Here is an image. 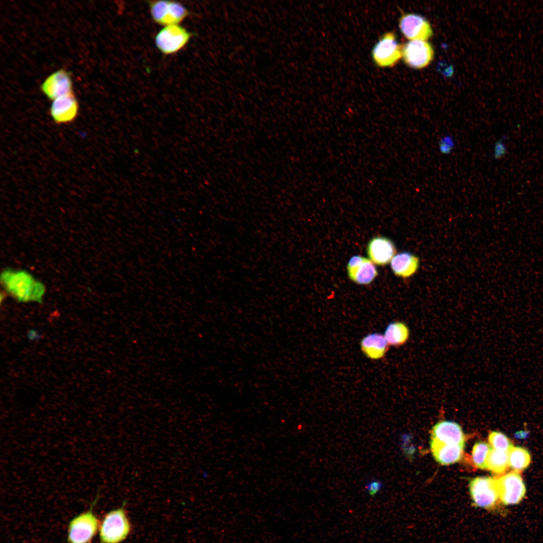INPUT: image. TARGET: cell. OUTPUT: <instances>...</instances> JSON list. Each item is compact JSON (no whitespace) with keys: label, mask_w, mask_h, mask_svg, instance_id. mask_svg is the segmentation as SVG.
<instances>
[{"label":"cell","mask_w":543,"mask_h":543,"mask_svg":"<svg viewBox=\"0 0 543 543\" xmlns=\"http://www.w3.org/2000/svg\"><path fill=\"white\" fill-rule=\"evenodd\" d=\"M7 290L21 302H41L44 288L27 273L5 272L2 277Z\"/></svg>","instance_id":"1"},{"label":"cell","mask_w":543,"mask_h":543,"mask_svg":"<svg viewBox=\"0 0 543 543\" xmlns=\"http://www.w3.org/2000/svg\"><path fill=\"white\" fill-rule=\"evenodd\" d=\"M126 504L125 501L121 507L105 515L100 530L101 543H120L128 536L131 524L125 509Z\"/></svg>","instance_id":"2"},{"label":"cell","mask_w":543,"mask_h":543,"mask_svg":"<svg viewBox=\"0 0 543 543\" xmlns=\"http://www.w3.org/2000/svg\"><path fill=\"white\" fill-rule=\"evenodd\" d=\"M471 499L475 507L488 511H494L500 503L495 479L477 477L469 484Z\"/></svg>","instance_id":"3"},{"label":"cell","mask_w":543,"mask_h":543,"mask_svg":"<svg viewBox=\"0 0 543 543\" xmlns=\"http://www.w3.org/2000/svg\"><path fill=\"white\" fill-rule=\"evenodd\" d=\"M148 3L153 20L164 27L179 25L189 15L187 9L177 2L155 1Z\"/></svg>","instance_id":"4"},{"label":"cell","mask_w":543,"mask_h":543,"mask_svg":"<svg viewBox=\"0 0 543 543\" xmlns=\"http://www.w3.org/2000/svg\"><path fill=\"white\" fill-rule=\"evenodd\" d=\"M500 503L504 506L520 503L526 494V487L518 472L508 473L495 479Z\"/></svg>","instance_id":"5"},{"label":"cell","mask_w":543,"mask_h":543,"mask_svg":"<svg viewBox=\"0 0 543 543\" xmlns=\"http://www.w3.org/2000/svg\"><path fill=\"white\" fill-rule=\"evenodd\" d=\"M403 46L397 41L394 33H385L372 50L375 63L382 67L394 66L402 57Z\"/></svg>","instance_id":"6"},{"label":"cell","mask_w":543,"mask_h":543,"mask_svg":"<svg viewBox=\"0 0 543 543\" xmlns=\"http://www.w3.org/2000/svg\"><path fill=\"white\" fill-rule=\"evenodd\" d=\"M191 33L179 25L164 27L156 34L155 45L163 54L170 55L175 53L188 43Z\"/></svg>","instance_id":"7"},{"label":"cell","mask_w":543,"mask_h":543,"mask_svg":"<svg viewBox=\"0 0 543 543\" xmlns=\"http://www.w3.org/2000/svg\"><path fill=\"white\" fill-rule=\"evenodd\" d=\"M99 525V520L92 510L77 516L68 526L69 542H89L96 533Z\"/></svg>","instance_id":"8"},{"label":"cell","mask_w":543,"mask_h":543,"mask_svg":"<svg viewBox=\"0 0 543 543\" xmlns=\"http://www.w3.org/2000/svg\"><path fill=\"white\" fill-rule=\"evenodd\" d=\"M433 57V48L427 41L410 40L403 46L402 58L412 68L418 69L427 66Z\"/></svg>","instance_id":"9"},{"label":"cell","mask_w":543,"mask_h":543,"mask_svg":"<svg viewBox=\"0 0 543 543\" xmlns=\"http://www.w3.org/2000/svg\"><path fill=\"white\" fill-rule=\"evenodd\" d=\"M400 31L410 40L427 41L433 35L429 22L423 16L416 14H405L399 21Z\"/></svg>","instance_id":"10"},{"label":"cell","mask_w":543,"mask_h":543,"mask_svg":"<svg viewBox=\"0 0 543 543\" xmlns=\"http://www.w3.org/2000/svg\"><path fill=\"white\" fill-rule=\"evenodd\" d=\"M78 109V103L72 93L53 100L50 114L56 124H68L75 120Z\"/></svg>","instance_id":"11"},{"label":"cell","mask_w":543,"mask_h":543,"mask_svg":"<svg viewBox=\"0 0 543 543\" xmlns=\"http://www.w3.org/2000/svg\"><path fill=\"white\" fill-rule=\"evenodd\" d=\"M346 269L350 280L361 285L371 284L378 274L374 263L370 259L359 255L350 258Z\"/></svg>","instance_id":"12"},{"label":"cell","mask_w":543,"mask_h":543,"mask_svg":"<svg viewBox=\"0 0 543 543\" xmlns=\"http://www.w3.org/2000/svg\"><path fill=\"white\" fill-rule=\"evenodd\" d=\"M369 259L378 265L384 266L391 262L396 253L393 241L387 237L377 236L371 238L367 247Z\"/></svg>","instance_id":"13"},{"label":"cell","mask_w":543,"mask_h":543,"mask_svg":"<svg viewBox=\"0 0 543 543\" xmlns=\"http://www.w3.org/2000/svg\"><path fill=\"white\" fill-rule=\"evenodd\" d=\"M41 88L53 101L73 93L71 77L64 69H59L48 76L42 84Z\"/></svg>","instance_id":"14"},{"label":"cell","mask_w":543,"mask_h":543,"mask_svg":"<svg viewBox=\"0 0 543 543\" xmlns=\"http://www.w3.org/2000/svg\"><path fill=\"white\" fill-rule=\"evenodd\" d=\"M463 445L448 443L431 438L430 448L435 460L443 465L454 464L461 460Z\"/></svg>","instance_id":"15"},{"label":"cell","mask_w":543,"mask_h":543,"mask_svg":"<svg viewBox=\"0 0 543 543\" xmlns=\"http://www.w3.org/2000/svg\"><path fill=\"white\" fill-rule=\"evenodd\" d=\"M431 438L440 441L464 446L465 437L461 426L456 422L443 421L432 429Z\"/></svg>","instance_id":"16"},{"label":"cell","mask_w":543,"mask_h":543,"mask_svg":"<svg viewBox=\"0 0 543 543\" xmlns=\"http://www.w3.org/2000/svg\"><path fill=\"white\" fill-rule=\"evenodd\" d=\"M360 346L363 353L373 360L383 358L389 348L384 335L379 333H372L365 336L360 341Z\"/></svg>","instance_id":"17"},{"label":"cell","mask_w":543,"mask_h":543,"mask_svg":"<svg viewBox=\"0 0 543 543\" xmlns=\"http://www.w3.org/2000/svg\"><path fill=\"white\" fill-rule=\"evenodd\" d=\"M390 262L393 273L403 278L412 276L417 271L419 266V258L408 251H403L395 254Z\"/></svg>","instance_id":"18"},{"label":"cell","mask_w":543,"mask_h":543,"mask_svg":"<svg viewBox=\"0 0 543 543\" xmlns=\"http://www.w3.org/2000/svg\"><path fill=\"white\" fill-rule=\"evenodd\" d=\"M383 335L389 346H400L408 341L410 330L404 322L394 321L387 326Z\"/></svg>","instance_id":"19"},{"label":"cell","mask_w":543,"mask_h":543,"mask_svg":"<svg viewBox=\"0 0 543 543\" xmlns=\"http://www.w3.org/2000/svg\"><path fill=\"white\" fill-rule=\"evenodd\" d=\"M508 461L509 466L514 471L519 472L528 467L531 457L526 448L513 446L508 451Z\"/></svg>","instance_id":"20"},{"label":"cell","mask_w":543,"mask_h":543,"mask_svg":"<svg viewBox=\"0 0 543 543\" xmlns=\"http://www.w3.org/2000/svg\"><path fill=\"white\" fill-rule=\"evenodd\" d=\"M486 465L487 469L494 473H503L509 467L508 452L491 448L487 456Z\"/></svg>","instance_id":"21"},{"label":"cell","mask_w":543,"mask_h":543,"mask_svg":"<svg viewBox=\"0 0 543 543\" xmlns=\"http://www.w3.org/2000/svg\"><path fill=\"white\" fill-rule=\"evenodd\" d=\"M492 448L485 442H478L475 444L472 450V460L475 466L480 469H486L487 456Z\"/></svg>","instance_id":"22"},{"label":"cell","mask_w":543,"mask_h":543,"mask_svg":"<svg viewBox=\"0 0 543 543\" xmlns=\"http://www.w3.org/2000/svg\"><path fill=\"white\" fill-rule=\"evenodd\" d=\"M488 440L493 448L497 450L508 452L513 446L509 438L500 432L492 431L489 435Z\"/></svg>","instance_id":"23"},{"label":"cell","mask_w":543,"mask_h":543,"mask_svg":"<svg viewBox=\"0 0 543 543\" xmlns=\"http://www.w3.org/2000/svg\"><path fill=\"white\" fill-rule=\"evenodd\" d=\"M456 147V142L450 135H445L438 141V150L440 153L448 155L452 152Z\"/></svg>","instance_id":"24"},{"label":"cell","mask_w":543,"mask_h":543,"mask_svg":"<svg viewBox=\"0 0 543 543\" xmlns=\"http://www.w3.org/2000/svg\"><path fill=\"white\" fill-rule=\"evenodd\" d=\"M505 138V137H503L495 143L493 154L495 159L502 158L507 152V149L504 143Z\"/></svg>","instance_id":"25"},{"label":"cell","mask_w":543,"mask_h":543,"mask_svg":"<svg viewBox=\"0 0 543 543\" xmlns=\"http://www.w3.org/2000/svg\"><path fill=\"white\" fill-rule=\"evenodd\" d=\"M383 487L382 482L379 480H373L368 482L365 485L366 491L371 497L375 496Z\"/></svg>","instance_id":"26"},{"label":"cell","mask_w":543,"mask_h":543,"mask_svg":"<svg viewBox=\"0 0 543 543\" xmlns=\"http://www.w3.org/2000/svg\"><path fill=\"white\" fill-rule=\"evenodd\" d=\"M528 434V433L527 431H519V432H517V433H516L515 436L517 438H523L526 437Z\"/></svg>","instance_id":"27"}]
</instances>
